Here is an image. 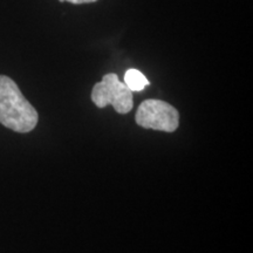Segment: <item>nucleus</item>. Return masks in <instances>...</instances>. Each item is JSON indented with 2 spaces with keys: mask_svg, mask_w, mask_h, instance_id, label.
Wrapping results in <instances>:
<instances>
[{
  "mask_svg": "<svg viewBox=\"0 0 253 253\" xmlns=\"http://www.w3.org/2000/svg\"><path fill=\"white\" fill-rule=\"evenodd\" d=\"M136 123L142 128L173 132L178 128L179 114L171 104L161 100H145L138 106Z\"/></svg>",
  "mask_w": 253,
  "mask_h": 253,
  "instance_id": "3",
  "label": "nucleus"
},
{
  "mask_svg": "<svg viewBox=\"0 0 253 253\" xmlns=\"http://www.w3.org/2000/svg\"><path fill=\"white\" fill-rule=\"evenodd\" d=\"M36 108L26 100L17 84L0 75V123L17 132H30L38 125Z\"/></svg>",
  "mask_w": 253,
  "mask_h": 253,
  "instance_id": "1",
  "label": "nucleus"
},
{
  "mask_svg": "<svg viewBox=\"0 0 253 253\" xmlns=\"http://www.w3.org/2000/svg\"><path fill=\"white\" fill-rule=\"evenodd\" d=\"M125 84L132 93L142 91L145 87L149 86V81L144 77V74H142V72L135 68H130L126 72Z\"/></svg>",
  "mask_w": 253,
  "mask_h": 253,
  "instance_id": "4",
  "label": "nucleus"
},
{
  "mask_svg": "<svg viewBox=\"0 0 253 253\" xmlns=\"http://www.w3.org/2000/svg\"><path fill=\"white\" fill-rule=\"evenodd\" d=\"M91 100L95 106L104 108L113 106L119 114L129 113L134 107L132 91L119 80L118 74L109 73L102 78V81L95 84L91 90Z\"/></svg>",
  "mask_w": 253,
  "mask_h": 253,
  "instance_id": "2",
  "label": "nucleus"
},
{
  "mask_svg": "<svg viewBox=\"0 0 253 253\" xmlns=\"http://www.w3.org/2000/svg\"><path fill=\"white\" fill-rule=\"evenodd\" d=\"M59 1H68L72 2V4H89V2H95L97 0H59Z\"/></svg>",
  "mask_w": 253,
  "mask_h": 253,
  "instance_id": "5",
  "label": "nucleus"
}]
</instances>
